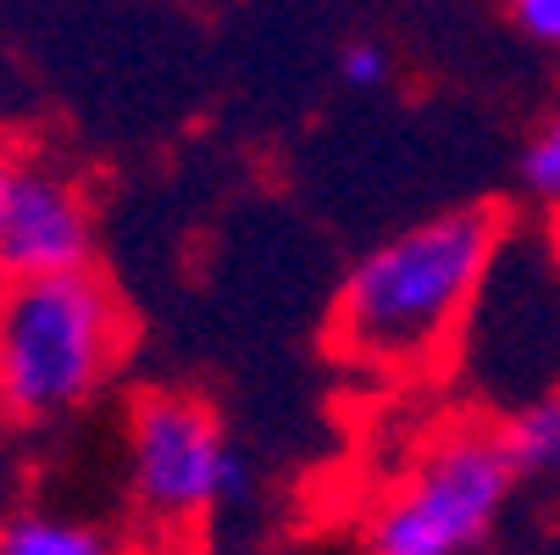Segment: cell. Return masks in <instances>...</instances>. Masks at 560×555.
<instances>
[{
	"label": "cell",
	"instance_id": "obj_1",
	"mask_svg": "<svg viewBox=\"0 0 560 555\" xmlns=\"http://www.w3.org/2000/svg\"><path fill=\"white\" fill-rule=\"evenodd\" d=\"M505 251V217L494 206H450L394 228L339 284L334 350L383 378H417L439 367L471 328V311Z\"/></svg>",
	"mask_w": 560,
	"mask_h": 555
},
{
	"label": "cell",
	"instance_id": "obj_2",
	"mask_svg": "<svg viewBox=\"0 0 560 555\" xmlns=\"http://www.w3.org/2000/svg\"><path fill=\"white\" fill-rule=\"evenodd\" d=\"M128 305L90 273L0 278V417L61 423L95 406L128 361Z\"/></svg>",
	"mask_w": 560,
	"mask_h": 555
},
{
	"label": "cell",
	"instance_id": "obj_3",
	"mask_svg": "<svg viewBox=\"0 0 560 555\" xmlns=\"http://www.w3.org/2000/svg\"><path fill=\"white\" fill-rule=\"evenodd\" d=\"M516 495L500 423L455 417L422 433L394 466L355 544L361 555H489Z\"/></svg>",
	"mask_w": 560,
	"mask_h": 555
},
{
	"label": "cell",
	"instance_id": "obj_4",
	"mask_svg": "<svg viewBox=\"0 0 560 555\" xmlns=\"http://www.w3.org/2000/svg\"><path fill=\"white\" fill-rule=\"evenodd\" d=\"M122 472L133 511L162 533L200 528L250 489V466L217 406L189 389H144L128 406Z\"/></svg>",
	"mask_w": 560,
	"mask_h": 555
},
{
	"label": "cell",
	"instance_id": "obj_5",
	"mask_svg": "<svg viewBox=\"0 0 560 555\" xmlns=\"http://www.w3.org/2000/svg\"><path fill=\"white\" fill-rule=\"evenodd\" d=\"M101 217L90 184L50 155H18L0 200V278H61L95 267Z\"/></svg>",
	"mask_w": 560,
	"mask_h": 555
},
{
	"label": "cell",
	"instance_id": "obj_6",
	"mask_svg": "<svg viewBox=\"0 0 560 555\" xmlns=\"http://www.w3.org/2000/svg\"><path fill=\"white\" fill-rule=\"evenodd\" d=\"M511 472H516V489L533 495H560V383L538 389L533 401H522L505 423H500Z\"/></svg>",
	"mask_w": 560,
	"mask_h": 555
},
{
	"label": "cell",
	"instance_id": "obj_7",
	"mask_svg": "<svg viewBox=\"0 0 560 555\" xmlns=\"http://www.w3.org/2000/svg\"><path fill=\"white\" fill-rule=\"evenodd\" d=\"M0 555H122V544L95 522L61 506H28L0 522Z\"/></svg>",
	"mask_w": 560,
	"mask_h": 555
},
{
	"label": "cell",
	"instance_id": "obj_8",
	"mask_svg": "<svg viewBox=\"0 0 560 555\" xmlns=\"http://www.w3.org/2000/svg\"><path fill=\"white\" fill-rule=\"evenodd\" d=\"M516 173H522L527 200L560 211V95L538 112V123H533V134L522 144V167Z\"/></svg>",
	"mask_w": 560,
	"mask_h": 555
},
{
	"label": "cell",
	"instance_id": "obj_9",
	"mask_svg": "<svg viewBox=\"0 0 560 555\" xmlns=\"http://www.w3.org/2000/svg\"><path fill=\"white\" fill-rule=\"evenodd\" d=\"M334 78H339V90H350V95H377L388 78H394V50H388L383 39L355 34V39L339 45V56H334Z\"/></svg>",
	"mask_w": 560,
	"mask_h": 555
},
{
	"label": "cell",
	"instance_id": "obj_10",
	"mask_svg": "<svg viewBox=\"0 0 560 555\" xmlns=\"http://www.w3.org/2000/svg\"><path fill=\"white\" fill-rule=\"evenodd\" d=\"M505 18H511V28H516L527 45L560 56V0H516Z\"/></svg>",
	"mask_w": 560,
	"mask_h": 555
},
{
	"label": "cell",
	"instance_id": "obj_11",
	"mask_svg": "<svg viewBox=\"0 0 560 555\" xmlns=\"http://www.w3.org/2000/svg\"><path fill=\"white\" fill-rule=\"evenodd\" d=\"M12 162H18V155H7V150H0V200H7V178H12Z\"/></svg>",
	"mask_w": 560,
	"mask_h": 555
}]
</instances>
